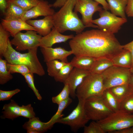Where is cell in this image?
Returning <instances> with one entry per match:
<instances>
[{
    "instance_id": "obj_26",
    "label": "cell",
    "mask_w": 133,
    "mask_h": 133,
    "mask_svg": "<svg viewBox=\"0 0 133 133\" xmlns=\"http://www.w3.org/2000/svg\"><path fill=\"white\" fill-rule=\"evenodd\" d=\"M102 96L108 107L113 112L119 110L120 103L109 89L105 90L103 93Z\"/></svg>"
},
{
    "instance_id": "obj_7",
    "label": "cell",
    "mask_w": 133,
    "mask_h": 133,
    "mask_svg": "<svg viewBox=\"0 0 133 133\" xmlns=\"http://www.w3.org/2000/svg\"><path fill=\"white\" fill-rule=\"evenodd\" d=\"M131 73L130 68L111 66L101 74L105 89L129 84Z\"/></svg>"
},
{
    "instance_id": "obj_46",
    "label": "cell",
    "mask_w": 133,
    "mask_h": 133,
    "mask_svg": "<svg viewBox=\"0 0 133 133\" xmlns=\"http://www.w3.org/2000/svg\"><path fill=\"white\" fill-rule=\"evenodd\" d=\"M129 84L131 86L133 89V73H132Z\"/></svg>"
},
{
    "instance_id": "obj_44",
    "label": "cell",
    "mask_w": 133,
    "mask_h": 133,
    "mask_svg": "<svg viewBox=\"0 0 133 133\" xmlns=\"http://www.w3.org/2000/svg\"><path fill=\"white\" fill-rule=\"evenodd\" d=\"M95 1L99 4H101L103 6L104 9L108 10H109L108 4L106 0H93Z\"/></svg>"
},
{
    "instance_id": "obj_23",
    "label": "cell",
    "mask_w": 133,
    "mask_h": 133,
    "mask_svg": "<svg viewBox=\"0 0 133 133\" xmlns=\"http://www.w3.org/2000/svg\"><path fill=\"white\" fill-rule=\"evenodd\" d=\"M111 13L116 16L126 18L125 10L128 0H106Z\"/></svg>"
},
{
    "instance_id": "obj_37",
    "label": "cell",
    "mask_w": 133,
    "mask_h": 133,
    "mask_svg": "<svg viewBox=\"0 0 133 133\" xmlns=\"http://www.w3.org/2000/svg\"><path fill=\"white\" fill-rule=\"evenodd\" d=\"M9 1L15 3L27 11L36 5L39 0H12Z\"/></svg>"
},
{
    "instance_id": "obj_10",
    "label": "cell",
    "mask_w": 133,
    "mask_h": 133,
    "mask_svg": "<svg viewBox=\"0 0 133 133\" xmlns=\"http://www.w3.org/2000/svg\"><path fill=\"white\" fill-rule=\"evenodd\" d=\"M99 3L93 0H76L74 8L75 12L80 13L81 20L86 27L98 28V26L92 23V17L96 12L100 11L103 9Z\"/></svg>"
},
{
    "instance_id": "obj_39",
    "label": "cell",
    "mask_w": 133,
    "mask_h": 133,
    "mask_svg": "<svg viewBox=\"0 0 133 133\" xmlns=\"http://www.w3.org/2000/svg\"><path fill=\"white\" fill-rule=\"evenodd\" d=\"M20 91V89L17 88L14 90L6 91L0 90V101L9 100L14 95Z\"/></svg>"
},
{
    "instance_id": "obj_25",
    "label": "cell",
    "mask_w": 133,
    "mask_h": 133,
    "mask_svg": "<svg viewBox=\"0 0 133 133\" xmlns=\"http://www.w3.org/2000/svg\"><path fill=\"white\" fill-rule=\"evenodd\" d=\"M7 6L4 15L5 18H21L26 11L17 5L8 1Z\"/></svg>"
},
{
    "instance_id": "obj_11",
    "label": "cell",
    "mask_w": 133,
    "mask_h": 133,
    "mask_svg": "<svg viewBox=\"0 0 133 133\" xmlns=\"http://www.w3.org/2000/svg\"><path fill=\"white\" fill-rule=\"evenodd\" d=\"M42 37L36 31L29 30L25 33H18L10 41L12 45L16 47V50L24 51L39 47Z\"/></svg>"
},
{
    "instance_id": "obj_29",
    "label": "cell",
    "mask_w": 133,
    "mask_h": 133,
    "mask_svg": "<svg viewBox=\"0 0 133 133\" xmlns=\"http://www.w3.org/2000/svg\"><path fill=\"white\" fill-rule=\"evenodd\" d=\"M74 67L70 62L67 63L53 77L55 81L64 83Z\"/></svg>"
},
{
    "instance_id": "obj_19",
    "label": "cell",
    "mask_w": 133,
    "mask_h": 133,
    "mask_svg": "<svg viewBox=\"0 0 133 133\" xmlns=\"http://www.w3.org/2000/svg\"><path fill=\"white\" fill-rule=\"evenodd\" d=\"M114 65L130 68L132 65V58L129 51L123 49V50L111 59Z\"/></svg>"
},
{
    "instance_id": "obj_4",
    "label": "cell",
    "mask_w": 133,
    "mask_h": 133,
    "mask_svg": "<svg viewBox=\"0 0 133 133\" xmlns=\"http://www.w3.org/2000/svg\"><path fill=\"white\" fill-rule=\"evenodd\" d=\"M105 89L101 74L90 73L77 88L76 97L78 100H85L92 96L102 95Z\"/></svg>"
},
{
    "instance_id": "obj_40",
    "label": "cell",
    "mask_w": 133,
    "mask_h": 133,
    "mask_svg": "<svg viewBox=\"0 0 133 133\" xmlns=\"http://www.w3.org/2000/svg\"><path fill=\"white\" fill-rule=\"evenodd\" d=\"M125 12L128 17H133V0H128Z\"/></svg>"
},
{
    "instance_id": "obj_48",
    "label": "cell",
    "mask_w": 133,
    "mask_h": 133,
    "mask_svg": "<svg viewBox=\"0 0 133 133\" xmlns=\"http://www.w3.org/2000/svg\"><path fill=\"white\" fill-rule=\"evenodd\" d=\"M6 0L7 1H11V0Z\"/></svg>"
},
{
    "instance_id": "obj_14",
    "label": "cell",
    "mask_w": 133,
    "mask_h": 133,
    "mask_svg": "<svg viewBox=\"0 0 133 133\" xmlns=\"http://www.w3.org/2000/svg\"><path fill=\"white\" fill-rule=\"evenodd\" d=\"M91 73L89 71L74 67L67 79L64 83L69 86L71 97L75 99L77 87L82 83L84 78Z\"/></svg>"
},
{
    "instance_id": "obj_31",
    "label": "cell",
    "mask_w": 133,
    "mask_h": 133,
    "mask_svg": "<svg viewBox=\"0 0 133 133\" xmlns=\"http://www.w3.org/2000/svg\"><path fill=\"white\" fill-rule=\"evenodd\" d=\"M10 33L0 24V55L3 56L7 48L8 40L11 36Z\"/></svg>"
},
{
    "instance_id": "obj_33",
    "label": "cell",
    "mask_w": 133,
    "mask_h": 133,
    "mask_svg": "<svg viewBox=\"0 0 133 133\" xmlns=\"http://www.w3.org/2000/svg\"><path fill=\"white\" fill-rule=\"evenodd\" d=\"M119 110L129 114H133V94L120 103Z\"/></svg>"
},
{
    "instance_id": "obj_8",
    "label": "cell",
    "mask_w": 133,
    "mask_h": 133,
    "mask_svg": "<svg viewBox=\"0 0 133 133\" xmlns=\"http://www.w3.org/2000/svg\"><path fill=\"white\" fill-rule=\"evenodd\" d=\"M78 100L77 106L71 113L66 116L61 117L57 122L69 126L74 132H76L80 128L84 127L90 120L85 109V100Z\"/></svg>"
},
{
    "instance_id": "obj_2",
    "label": "cell",
    "mask_w": 133,
    "mask_h": 133,
    "mask_svg": "<svg viewBox=\"0 0 133 133\" xmlns=\"http://www.w3.org/2000/svg\"><path fill=\"white\" fill-rule=\"evenodd\" d=\"M76 0H67L58 12L52 16L54 27L61 33L67 31L77 34L83 32L86 27L73 10Z\"/></svg>"
},
{
    "instance_id": "obj_43",
    "label": "cell",
    "mask_w": 133,
    "mask_h": 133,
    "mask_svg": "<svg viewBox=\"0 0 133 133\" xmlns=\"http://www.w3.org/2000/svg\"><path fill=\"white\" fill-rule=\"evenodd\" d=\"M67 0H56L52 4L53 7L57 8L61 7L66 3Z\"/></svg>"
},
{
    "instance_id": "obj_12",
    "label": "cell",
    "mask_w": 133,
    "mask_h": 133,
    "mask_svg": "<svg viewBox=\"0 0 133 133\" xmlns=\"http://www.w3.org/2000/svg\"><path fill=\"white\" fill-rule=\"evenodd\" d=\"M52 7V4H50L47 1L39 0L36 5L26 11L21 19L26 21L41 16H52L55 12Z\"/></svg>"
},
{
    "instance_id": "obj_22",
    "label": "cell",
    "mask_w": 133,
    "mask_h": 133,
    "mask_svg": "<svg viewBox=\"0 0 133 133\" xmlns=\"http://www.w3.org/2000/svg\"><path fill=\"white\" fill-rule=\"evenodd\" d=\"M2 110L1 118L13 120L20 116V106L13 100H11L9 103L5 104Z\"/></svg>"
},
{
    "instance_id": "obj_28",
    "label": "cell",
    "mask_w": 133,
    "mask_h": 133,
    "mask_svg": "<svg viewBox=\"0 0 133 133\" xmlns=\"http://www.w3.org/2000/svg\"><path fill=\"white\" fill-rule=\"evenodd\" d=\"M7 62L6 60L0 58V84L3 85L7 83L13 78L11 73L8 70Z\"/></svg>"
},
{
    "instance_id": "obj_17",
    "label": "cell",
    "mask_w": 133,
    "mask_h": 133,
    "mask_svg": "<svg viewBox=\"0 0 133 133\" xmlns=\"http://www.w3.org/2000/svg\"><path fill=\"white\" fill-rule=\"evenodd\" d=\"M26 21L34 28L38 34L42 36L48 34L54 26L52 16H46L41 19H30Z\"/></svg>"
},
{
    "instance_id": "obj_13",
    "label": "cell",
    "mask_w": 133,
    "mask_h": 133,
    "mask_svg": "<svg viewBox=\"0 0 133 133\" xmlns=\"http://www.w3.org/2000/svg\"><path fill=\"white\" fill-rule=\"evenodd\" d=\"M0 24L13 37L22 31L33 30L36 31L34 28L21 18H5L1 19Z\"/></svg>"
},
{
    "instance_id": "obj_30",
    "label": "cell",
    "mask_w": 133,
    "mask_h": 133,
    "mask_svg": "<svg viewBox=\"0 0 133 133\" xmlns=\"http://www.w3.org/2000/svg\"><path fill=\"white\" fill-rule=\"evenodd\" d=\"M67 63L54 60L46 63L48 75L54 77L63 67Z\"/></svg>"
},
{
    "instance_id": "obj_45",
    "label": "cell",
    "mask_w": 133,
    "mask_h": 133,
    "mask_svg": "<svg viewBox=\"0 0 133 133\" xmlns=\"http://www.w3.org/2000/svg\"><path fill=\"white\" fill-rule=\"evenodd\" d=\"M114 133H133V126L119 131H115Z\"/></svg>"
},
{
    "instance_id": "obj_1",
    "label": "cell",
    "mask_w": 133,
    "mask_h": 133,
    "mask_svg": "<svg viewBox=\"0 0 133 133\" xmlns=\"http://www.w3.org/2000/svg\"><path fill=\"white\" fill-rule=\"evenodd\" d=\"M69 44L75 56L87 55L96 58L112 59L123 49L114 34L99 29L77 34Z\"/></svg>"
},
{
    "instance_id": "obj_3",
    "label": "cell",
    "mask_w": 133,
    "mask_h": 133,
    "mask_svg": "<svg viewBox=\"0 0 133 133\" xmlns=\"http://www.w3.org/2000/svg\"><path fill=\"white\" fill-rule=\"evenodd\" d=\"M38 48L29 50L27 53H21L13 48L9 39L7 48L3 57L8 64L24 65L28 67L30 72L43 76L45 72L37 57Z\"/></svg>"
},
{
    "instance_id": "obj_38",
    "label": "cell",
    "mask_w": 133,
    "mask_h": 133,
    "mask_svg": "<svg viewBox=\"0 0 133 133\" xmlns=\"http://www.w3.org/2000/svg\"><path fill=\"white\" fill-rule=\"evenodd\" d=\"M20 116L29 119L35 116V113L31 104L20 106Z\"/></svg>"
},
{
    "instance_id": "obj_42",
    "label": "cell",
    "mask_w": 133,
    "mask_h": 133,
    "mask_svg": "<svg viewBox=\"0 0 133 133\" xmlns=\"http://www.w3.org/2000/svg\"><path fill=\"white\" fill-rule=\"evenodd\" d=\"M8 3L6 0H0V9L3 15L5 13Z\"/></svg>"
},
{
    "instance_id": "obj_34",
    "label": "cell",
    "mask_w": 133,
    "mask_h": 133,
    "mask_svg": "<svg viewBox=\"0 0 133 133\" xmlns=\"http://www.w3.org/2000/svg\"><path fill=\"white\" fill-rule=\"evenodd\" d=\"M8 70L11 73H18L22 76L30 72V70L26 66L22 64H11L7 63Z\"/></svg>"
},
{
    "instance_id": "obj_20",
    "label": "cell",
    "mask_w": 133,
    "mask_h": 133,
    "mask_svg": "<svg viewBox=\"0 0 133 133\" xmlns=\"http://www.w3.org/2000/svg\"><path fill=\"white\" fill-rule=\"evenodd\" d=\"M96 58L87 55L75 56L70 62L74 67L89 71Z\"/></svg>"
},
{
    "instance_id": "obj_5",
    "label": "cell",
    "mask_w": 133,
    "mask_h": 133,
    "mask_svg": "<svg viewBox=\"0 0 133 133\" xmlns=\"http://www.w3.org/2000/svg\"><path fill=\"white\" fill-rule=\"evenodd\" d=\"M97 121L106 133H113L133 126V114L119 110L113 113L105 119Z\"/></svg>"
},
{
    "instance_id": "obj_15",
    "label": "cell",
    "mask_w": 133,
    "mask_h": 133,
    "mask_svg": "<svg viewBox=\"0 0 133 133\" xmlns=\"http://www.w3.org/2000/svg\"><path fill=\"white\" fill-rule=\"evenodd\" d=\"M40 48V51L43 55L44 61L46 63L56 60L68 63V57L73 54L71 50H67L60 47L55 48Z\"/></svg>"
},
{
    "instance_id": "obj_32",
    "label": "cell",
    "mask_w": 133,
    "mask_h": 133,
    "mask_svg": "<svg viewBox=\"0 0 133 133\" xmlns=\"http://www.w3.org/2000/svg\"><path fill=\"white\" fill-rule=\"evenodd\" d=\"M64 86L62 90L57 96L52 97V101L53 103L58 105L60 103L69 97L70 90L69 85L64 84Z\"/></svg>"
},
{
    "instance_id": "obj_24",
    "label": "cell",
    "mask_w": 133,
    "mask_h": 133,
    "mask_svg": "<svg viewBox=\"0 0 133 133\" xmlns=\"http://www.w3.org/2000/svg\"><path fill=\"white\" fill-rule=\"evenodd\" d=\"M113 65L111 59L105 57L99 58H96L93 66L89 71L91 73L101 74Z\"/></svg>"
},
{
    "instance_id": "obj_6",
    "label": "cell",
    "mask_w": 133,
    "mask_h": 133,
    "mask_svg": "<svg viewBox=\"0 0 133 133\" xmlns=\"http://www.w3.org/2000/svg\"><path fill=\"white\" fill-rule=\"evenodd\" d=\"M84 107L88 117L92 121L102 120L113 113L105 102L102 95L92 96L85 99Z\"/></svg>"
},
{
    "instance_id": "obj_27",
    "label": "cell",
    "mask_w": 133,
    "mask_h": 133,
    "mask_svg": "<svg viewBox=\"0 0 133 133\" xmlns=\"http://www.w3.org/2000/svg\"><path fill=\"white\" fill-rule=\"evenodd\" d=\"M72 101V100L69 97L60 103L58 105V108L56 113L48 122L52 127L57 123L58 120L62 117V114L64 110L68 106Z\"/></svg>"
},
{
    "instance_id": "obj_18",
    "label": "cell",
    "mask_w": 133,
    "mask_h": 133,
    "mask_svg": "<svg viewBox=\"0 0 133 133\" xmlns=\"http://www.w3.org/2000/svg\"><path fill=\"white\" fill-rule=\"evenodd\" d=\"M22 127L27 133H43L52 128L48 122H42L38 117L35 116L29 119Z\"/></svg>"
},
{
    "instance_id": "obj_36",
    "label": "cell",
    "mask_w": 133,
    "mask_h": 133,
    "mask_svg": "<svg viewBox=\"0 0 133 133\" xmlns=\"http://www.w3.org/2000/svg\"><path fill=\"white\" fill-rule=\"evenodd\" d=\"M33 74V73L30 72L23 76L28 86L33 91L37 99L39 100H41L42 99V97L35 85Z\"/></svg>"
},
{
    "instance_id": "obj_35",
    "label": "cell",
    "mask_w": 133,
    "mask_h": 133,
    "mask_svg": "<svg viewBox=\"0 0 133 133\" xmlns=\"http://www.w3.org/2000/svg\"><path fill=\"white\" fill-rule=\"evenodd\" d=\"M84 133H106L100 124L97 121H92L87 126L83 127Z\"/></svg>"
},
{
    "instance_id": "obj_21",
    "label": "cell",
    "mask_w": 133,
    "mask_h": 133,
    "mask_svg": "<svg viewBox=\"0 0 133 133\" xmlns=\"http://www.w3.org/2000/svg\"><path fill=\"white\" fill-rule=\"evenodd\" d=\"M109 89L120 103L125 99L133 94V89L129 84L117 85Z\"/></svg>"
},
{
    "instance_id": "obj_41",
    "label": "cell",
    "mask_w": 133,
    "mask_h": 133,
    "mask_svg": "<svg viewBox=\"0 0 133 133\" xmlns=\"http://www.w3.org/2000/svg\"><path fill=\"white\" fill-rule=\"evenodd\" d=\"M123 49H126L130 51L132 58V65H133V40L125 45H122Z\"/></svg>"
},
{
    "instance_id": "obj_47",
    "label": "cell",
    "mask_w": 133,
    "mask_h": 133,
    "mask_svg": "<svg viewBox=\"0 0 133 133\" xmlns=\"http://www.w3.org/2000/svg\"><path fill=\"white\" fill-rule=\"evenodd\" d=\"M130 70L131 72L133 73V65H132V67L130 68Z\"/></svg>"
},
{
    "instance_id": "obj_9",
    "label": "cell",
    "mask_w": 133,
    "mask_h": 133,
    "mask_svg": "<svg viewBox=\"0 0 133 133\" xmlns=\"http://www.w3.org/2000/svg\"><path fill=\"white\" fill-rule=\"evenodd\" d=\"M99 15L100 17L93 20L92 23L97 25L99 29L114 34L117 33L121 26L127 21V18L118 17L104 9L99 12Z\"/></svg>"
},
{
    "instance_id": "obj_16",
    "label": "cell",
    "mask_w": 133,
    "mask_h": 133,
    "mask_svg": "<svg viewBox=\"0 0 133 133\" xmlns=\"http://www.w3.org/2000/svg\"><path fill=\"white\" fill-rule=\"evenodd\" d=\"M74 36L73 34H62L54 27L48 34L42 37L40 41L39 47H51L55 44L65 42L69 39H71Z\"/></svg>"
}]
</instances>
